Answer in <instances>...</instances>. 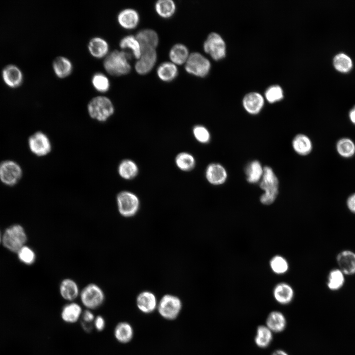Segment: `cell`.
<instances>
[{
    "instance_id": "6da1fadb",
    "label": "cell",
    "mask_w": 355,
    "mask_h": 355,
    "mask_svg": "<svg viewBox=\"0 0 355 355\" xmlns=\"http://www.w3.org/2000/svg\"><path fill=\"white\" fill-rule=\"evenodd\" d=\"M132 54L125 50H114L105 57L103 66L109 74L113 76L126 75L130 72L131 67L129 60Z\"/></svg>"
},
{
    "instance_id": "7a4b0ae2",
    "label": "cell",
    "mask_w": 355,
    "mask_h": 355,
    "mask_svg": "<svg viewBox=\"0 0 355 355\" xmlns=\"http://www.w3.org/2000/svg\"><path fill=\"white\" fill-rule=\"evenodd\" d=\"M90 116L99 122L107 121L114 112L111 101L107 97L98 96L93 98L87 105Z\"/></svg>"
},
{
    "instance_id": "3957f363",
    "label": "cell",
    "mask_w": 355,
    "mask_h": 355,
    "mask_svg": "<svg viewBox=\"0 0 355 355\" xmlns=\"http://www.w3.org/2000/svg\"><path fill=\"white\" fill-rule=\"evenodd\" d=\"M263 174L260 182V187L264 191L260 198L262 204L269 205L276 200L278 194L279 180L272 168H263Z\"/></svg>"
},
{
    "instance_id": "277c9868",
    "label": "cell",
    "mask_w": 355,
    "mask_h": 355,
    "mask_svg": "<svg viewBox=\"0 0 355 355\" xmlns=\"http://www.w3.org/2000/svg\"><path fill=\"white\" fill-rule=\"evenodd\" d=\"M79 297L82 305L91 311L100 308L106 299L103 289L95 283L88 284L80 290Z\"/></svg>"
},
{
    "instance_id": "5b68a950",
    "label": "cell",
    "mask_w": 355,
    "mask_h": 355,
    "mask_svg": "<svg viewBox=\"0 0 355 355\" xmlns=\"http://www.w3.org/2000/svg\"><path fill=\"white\" fill-rule=\"evenodd\" d=\"M116 203L119 214L124 217L135 216L140 208V200L134 193L122 191L116 196Z\"/></svg>"
},
{
    "instance_id": "8992f818",
    "label": "cell",
    "mask_w": 355,
    "mask_h": 355,
    "mask_svg": "<svg viewBox=\"0 0 355 355\" xmlns=\"http://www.w3.org/2000/svg\"><path fill=\"white\" fill-rule=\"evenodd\" d=\"M211 68L210 61L198 52L190 54L185 65L186 72L199 77H206L209 74Z\"/></svg>"
},
{
    "instance_id": "52a82bcc",
    "label": "cell",
    "mask_w": 355,
    "mask_h": 355,
    "mask_svg": "<svg viewBox=\"0 0 355 355\" xmlns=\"http://www.w3.org/2000/svg\"><path fill=\"white\" fill-rule=\"evenodd\" d=\"M26 241V234L23 228L19 225H14L7 228L2 237L4 246L15 252H17L24 246Z\"/></svg>"
},
{
    "instance_id": "ba28073f",
    "label": "cell",
    "mask_w": 355,
    "mask_h": 355,
    "mask_svg": "<svg viewBox=\"0 0 355 355\" xmlns=\"http://www.w3.org/2000/svg\"><path fill=\"white\" fill-rule=\"evenodd\" d=\"M157 307L159 314L163 318L173 320L179 315L182 309V303L178 297L166 294L161 298Z\"/></svg>"
},
{
    "instance_id": "9c48e42d",
    "label": "cell",
    "mask_w": 355,
    "mask_h": 355,
    "mask_svg": "<svg viewBox=\"0 0 355 355\" xmlns=\"http://www.w3.org/2000/svg\"><path fill=\"white\" fill-rule=\"evenodd\" d=\"M20 166L12 160L0 163V180L5 185L13 186L17 184L22 177Z\"/></svg>"
},
{
    "instance_id": "30bf717a",
    "label": "cell",
    "mask_w": 355,
    "mask_h": 355,
    "mask_svg": "<svg viewBox=\"0 0 355 355\" xmlns=\"http://www.w3.org/2000/svg\"><path fill=\"white\" fill-rule=\"evenodd\" d=\"M206 53L215 61L224 58L226 55V45L220 35L214 32L210 33L203 44Z\"/></svg>"
},
{
    "instance_id": "8fae6325",
    "label": "cell",
    "mask_w": 355,
    "mask_h": 355,
    "mask_svg": "<svg viewBox=\"0 0 355 355\" xmlns=\"http://www.w3.org/2000/svg\"><path fill=\"white\" fill-rule=\"evenodd\" d=\"M28 144L31 152L38 157L47 155L52 149L49 138L41 131L35 133L29 138Z\"/></svg>"
},
{
    "instance_id": "7c38bea8",
    "label": "cell",
    "mask_w": 355,
    "mask_h": 355,
    "mask_svg": "<svg viewBox=\"0 0 355 355\" xmlns=\"http://www.w3.org/2000/svg\"><path fill=\"white\" fill-rule=\"evenodd\" d=\"M156 60L157 53L155 49L142 50L141 55L135 65L136 72L141 75L148 73L154 66Z\"/></svg>"
},
{
    "instance_id": "4fadbf2b",
    "label": "cell",
    "mask_w": 355,
    "mask_h": 355,
    "mask_svg": "<svg viewBox=\"0 0 355 355\" xmlns=\"http://www.w3.org/2000/svg\"><path fill=\"white\" fill-rule=\"evenodd\" d=\"M2 77L4 83L12 88L20 86L23 81L22 71L17 66L12 64L4 67L2 71Z\"/></svg>"
},
{
    "instance_id": "5bb4252c",
    "label": "cell",
    "mask_w": 355,
    "mask_h": 355,
    "mask_svg": "<svg viewBox=\"0 0 355 355\" xmlns=\"http://www.w3.org/2000/svg\"><path fill=\"white\" fill-rule=\"evenodd\" d=\"M82 313V307L80 304L74 301L69 302L62 307L60 316L64 322L73 324L81 319Z\"/></svg>"
},
{
    "instance_id": "9a60e30c",
    "label": "cell",
    "mask_w": 355,
    "mask_h": 355,
    "mask_svg": "<svg viewBox=\"0 0 355 355\" xmlns=\"http://www.w3.org/2000/svg\"><path fill=\"white\" fill-rule=\"evenodd\" d=\"M59 293L61 297L68 301H74L79 297L80 290L77 283L72 279L65 278L59 284Z\"/></svg>"
},
{
    "instance_id": "2e32d148",
    "label": "cell",
    "mask_w": 355,
    "mask_h": 355,
    "mask_svg": "<svg viewBox=\"0 0 355 355\" xmlns=\"http://www.w3.org/2000/svg\"><path fill=\"white\" fill-rule=\"evenodd\" d=\"M338 265L344 275L355 274V253L349 250L341 251L337 256Z\"/></svg>"
},
{
    "instance_id": "e0dca14e",
    "label": "cell",
    "mask_w": 355,
    "mask_h": 355,
    "mask_svg": "<svg viewBox=\"0 0 355 355\" xmlns=\"http://www.w3.org/2000/svg\"><path fill=\"white\" fill-rule=\"evenodd\" d=\"M206 178L209 183L218 185L224 183L227 178L225 169L218 163H212L208 165L206 171Z\"/></svg>"
},
{
    "instance_id": "ac0fdd59",
    "label": "cell",
    "mask_w": 355,
    "mask_h": 355,
    "mask_svg": "<svg viewBox=\"0 0 355 355\" xmlns=\"http://www.w3.org/2000/svg\"><path fill=\"white\" fill-rule=\"evenodd\" d=\"M136 305L141 312L144 314H149L157 307L156 296L150 291H142L137 297Z\"/></svg>"
},
{
    "instance_id": "d6986e66",
    "label": "cell",
    "mask_w": 355,
    "mask_h": 355,
    "mask_svg": "<svg viewBox=\"0 0 355 355\" xmlns=\"http://www.w3.org/2000/svg\"><path fill=\"white\" fill-rule=\"evenodd\" d=\"M139 42L141 50L155 49L159 42L158 36L151 29H143L139 31L135 36Z\"/></svg>"
},
{
    "instance_id": "ffe728a7",
    "label": "cell",
    "mask_w": 355,
    "mask_h": 355,
    "mask_svg": "<svg viewBox=\"0 0 355 355\" xmlns=\"http://www.w3.org/2000/svg\"><path fill=\"white\" fill-rule=\"evenodd\" d=\"M117 20L119 24L127 30L135 29L140 21L138 12L133 8H125L118 14Z\"/></svg>"
},
{
    "instance_id": "44dd1931",
    "label": "cell",
    "mask_w": 355,
    "mask_h": 355,
    "mask_svg": "<svg viewBox=\"0 0 355 355\" xmlns=\"http://www.w3.org/2000/svg\"><path fill=\"white\" fill-rule=\"evenodd\" d=\"M264 104V98L259 93L252 92L245 95L243 105L246 110L250 114H256L260 112Z\"/></svg>"
},
{
    "instance_id": "7402d4cb",
    "label": "cell",
    "mask_w": 355,
    "mask_h": 355,
    "mask_svg": "<svg viewBox=\"0 0 355 355\" xmlns=\"http://www.w3.org/2000/svg\"><path fill=\"white\" fill-rule=\"evenodd\" d=\"M113 336L119 343L127 344L133 338V328L131 324L127 321L119 322L114 328Z\"/></svg>"
},
{
    "instance_id": "603a6c76",
    "label": "cell",
    "mask_w": 355,
    "mask_h": 355,
    "mask_svg": "<svg viewBox=\"0 0 355 355\" xmlns=\"http://www.w3.org/2000/svg\"><path fill=\"white\" fill-rule=\"evenodd\" d=\"M91 55L96 58L106 57L108 54L109 45L107 42L100 37L91 38L88 44Z\"/></svg>"
},
{
    "instance_id": "cb8c5ba5",
    "label": "cell",
    "mask_w": 355,
    "mask_h": 355,
    "mask_svg": "<svg viewBox=\"0 0 355 355\" xmlns=\"http://www.w3.org/2000/svg\"><path fill=\"white\" fill-rule=\"evenodd\" d=\"M273 295L279 303L287 304L293 299L294 291L290 285L282 283L276 285L273 290Z\"/></svg>"
},
{
    "instance_id": "d4e9b609",
    "label": "cell",
    "mask_w": 355,
    "mask_h": 355,
    "mask_svg": "<svg viewBox=\"0 0 355 355\" xmlns=\"http://www.w3.org/2000/svg\"><path fill=\"white\" fill-rule=\"evenodd\" d=\"M52 66L54 73L60 78L70 75L73 68L71 61L64 56L56 57L53 62Z\"/></svg>"
},
{
    "instance_id": "484cf974",
    "label": "cell",
    "mask_w": 355,
    "mask_h": 355,
    "mask_svg": "<svg viewBox=\"0 0 355 355\" xmlns=\"http://www.w3.org/2000/svg\"><path fill=\"white\" fill-rule=\"evenodd\" d=\"M286 320L283 313L279 311H273L268 316L266 325L272 332H281L286 327Z\"/></svg>"
},
{
    "instance_id": "4316f807",
    "label": "cell",
    "mask_w": 355,
    "mask_h": 355,
    "mask_svg": "<svg viewBox=\"0 0 355 355\" xmlns=\"http://www.w3.org/2000/svg\"><path fill=\"white\" fill-rule=\"evenodd\" d=\"M157 74L162 81L170 82L178 76V70L175 64L172 62H166L159 66L157 69Z\"/></svg>"
},
{
    "instance_id": "83f0119b",
    "label": "cell",
    "mask_w": 355,
    "mask_h": 355,
    "mask_svg": "<svg viewBox=\"0 0 355 355\" xmlns=\"http://www.w3.org/2000/svg\"><path fill=\"white\" fill-rule=\"evenodd\" d=\"M119 176L126 180L134 178L138 174L139 168L136 163L131 159L123 160L118 167Z\"/></svg>"
},
{
    "instance_id": "f1b7e54d",
    "label": "cell",
    "mask_w": 355,
    "mask_h": 355,
    "mask_svg": "<svg viewBox=\"0 0 355 355\" xmlns=\"http://www.w3.org/2000/svg\"><path fill=\"white\" fill-rule=\"evenodd\" d=\"M189 56L187 47L181 43L174 45L169 53V58L175 65H181L186 63Z\"/></svg>"
},
{
    "instance_id": "f546056e",
    "label": "cell",
    "mask_w": 355,
    "mask_h": 355,
    "mask_svg": "<svg viewBox=\"0 0 355 355\" xmlns=\"http://www.w3.org/2000/svg\"><path fill=\"white\" fill-rule=\"evenodd\" d=\"M292 146L295 151L301 155L309 154L312 149L310 139L303 134H298L294 137L292 141Z\"/></svg>"
},
{
    "instance_id": "4dcf8cb0",
    "label": "cell",
    "mask_w": 355,
    "mask_h": 355,
    "mask_svg": "<svg viewBox=\"0 0 355 355\" xmlns=\"http://www.w3.org/2000/svg\"><path fill=\"white\" fill-rule=\"evenodd\" d=\"M119 46L122 49L130 50L133 56L137 60L141 55V47L135 36L128 35L124 36L119 42Z\"/></svg>"
},
{
    "instance_id": "1f68e13d",
    "label": "cell",
    "mask_w": 355,
    "mask_h": 355,
    "mask_svg": "<svg viewBox=\"0 0 355 355\" xmlns=\"http://www.w3.org/2000/svg\"><path fill=\"white\" fill-rule=\"evenodd\" d=\"M263 168L260 163L254 160L248 164L246 169L247 181L255 183L261 180L263 174Z\"/></svg>"
},
{
    "instance_id": "d6a6232c",
    "label": "cell",
    "mask_w": 355,
    "mask_h": 355,
    "mask_svg": "<svg viewBox=\"0 0 355 355\" xmlns=\"http://www.w3.org/2000/svg\"><path fill=\"white\" fill-rule=\"evenodd\" d=\"M272 331L266 326L260 325L256 330L254 338L256 345L259 348L267 347L273 339Z\"/></svg>"
},
{
    "instance_id": "836d02e7",
    "label": "cell",
    "mask_w": 355,
    "mask_h": 355,
    "mask_svg": "<svg viewBox=\"0 0 355 355\" xmlns=\"http://www.w3.org/2000/svg\"><path fill=\"white\" fill-rule=\"evenodd\" d=\"M155 9L160 17L169 18L174 14L176 6L174 1L172 0H160L156 2Z\"/></svg>"
},
{
    "instance_id": "e575fe53",
    "label": "cell",
    "mask_w": 355,
    "mask_h": 355,
    "mask_svg": "<svg viewBox=\"0 0 355 355\" xmlns=\"http://www.w3.org/2000/svg\"><path fill=\"white\" fill-rule=\"evenodd\" d=\"M175 162L180 170L185 172L192 170L196 163L193 156L185 152L178 153L176 157Z\"/></svg>"
},
{
    "instance_id": "d590c367",
    "label": "cell",
    "mask_w": 355,
    "mask_h": 355,
    "mask_svg": "<svg viewBox=\"0 0 355 355\" xmlns=\"http://www.w3.org/2000/svg\"><path fill=\"white\" fill-rule=\"evenodd\" d=\"M336 149L340 155L345 158L353 156L355 153V144L349 138H342L336 144Z\"/></svg>"
},
{
    "instance_id": "8d00e7d4",
    "label": "cell",
    "mask_w": 355,
    "mask_h": 355,
    "mask_svg": "<svg viewBox=\"0 0 355 355\" xmlns=\"http://www.w3.org/2000/svg\"><path fill=\"white\" fill-rule=\"evenodd\" d=\"M327 286L331 290L341 288L344 284V274L339 269L332 270L328 276Z\"/></svg>"
},
{
    "instance_id": "74e56055",
    "label": "cell",
    "mask_w": 355,
    "mask_h": 355,
    "mask_svg": "<svg viewBox=\"0 0 355 355\" xmlns=\"http://www.w3.org/2000/svg\"><path fill=\"white\" fill-rule=\"evenodd\" d=\"M333 63L335 69L341 72L349 71L353 66V62L351 58L342 53H339L334 57Z\"/></svg>"
},
{
    "instance_id": "f35d334b",
    "label": "cell",
    "mask_w": 355,
    "mask_h": 355,
    "mask_svg": "<svg viewBox=\"0 0 355 355\" xmlns=\"http://www.w3.org/2000/svg\"><path fill=\"white\" fill-rule=\"evenodd\" d=\"M91 81L94 88L99 92L105 93L109 89V80L108 77L103 73H95L92 77Z\"/></svg>"
},
{
    "instance_id": "ab89813d",
    "label": "cell",
    "mask_w": 355,
    "mask_h": 355,
    "mask_svg": "<svg viewBox=\"0 0 355 355\" xmlns=\"http://www.w3.org/2000/svg\"><path fill=\"white\" fill-rule=\"evenodd\" d=\"M270 266L273 272L278 275L284 274L288 269L287 260L280 255L274 256L270 260Z\"/></svg>"
},
{
    "instance_id": "60d3db41",
    "label": "cell",
    "mask_w": 355,
    "mask_h": 355,
    "mask_svg": "<svg viewBox=\"0 0 355 355\" xmlns=\"http://www.w3.org/2000/svg\"><path fill=\"white\" fill-rule=\"evenodd\" d=\"M265 95L267 100L270 103L280 101L284 97L283 90L278 85L269 87L266 90Z\"/></svg>"
},
{
    "instance_id": "b9f144b4",
    "label": "cell",
    "mask_w": 355,
    "mask_h": 355,
    "mask_svg": "<svg viewBox=\"0 0 355 355\" xmlns=\"http://www.w3.org/2000/svg\"><path fill=\"white\" fill-rule=\"evenodd\" d=\"M17 252L19 259L26 264H32L36 260L35 252L27 246H24Z\"/></svg>"
},
{
    "instance_id": "7bdbcfd3",
    "label": "cell",
    "mask_w": 355,
    "mask_h": 355,
    "mask_svg": "<svg viewBox=\"0 0 355 355\" xmlns=\"http://www.w3.org/2000/svg\"><path fill=\"white\" fill-rule=\"evenodd\" d=\"M193 133L195 139L200 142L206 143L211 139L209 130L202 125H196L193 129Z\"/></svg>"
},
{
    "instance_id": "ee69618b",
    "label": "cell",
    "mask_w": 355,
    "mask_h": 355,
    "mask_svg": "<svg viewBox=\"0 0 355 355\" xmlns=\"http://www.w3.org/2000/svg\"><path fill=\"white\" fill-rule=\"evenodd\" d=\"M106 320L103 316L98 315L95 317L93 321V326L97 331H103L106 327Z\"/></svg>"
},
{
    "instance_id": "f6af8a7d",
    "label": "cell",
    "mask_w": 355,
    "mask_h": 355,
    "mask_svg": "<svg viewBox=\"0 0 355 355\" xmlns=\"http://www.w3.org/2000/svg\"><path fill=\"white\" fill-rule=\"evenodd\" d=\"M95 316L91 310L86 309L83 311L81 320L82 321L88 323H93Z\"/></svg>"
},
{
    "instance_id": "bcb514c9",
    "label": "cell",
    "mask_w": 355,
    "mask_h": 355,
    "mask_svg": "<svg viewBox=\"0 0 355 355\" xmlns=\"http://www.w3.org/2000/svg\"><path fill=\"white\" fill-rule=\"evenodd\" d=\"M347 205L349 210L355 213V193L349 197L347 201Z\"/></svg>"
},
{
    "instance_id": "7dc6e473",
    "label": "cell",
    "mask_w": 355,
    "mask_h": 355,
    "mask_svg": "<svg viewBox=\"0 0 355 355\" xmlns=\"http://www.w3.org/2000/svg\"><path fill=\"white\" fill-rule=\"evenodd\" d=\"M81 325L83 329L87 332H91L94 327L93 323H88L82 321H81Z\"/></svg>"
},
{
    "instance_id": "c3c4849f",
    "label": "cell",
    "mask_w": 355,
    "mask_h": 355,
    "mask_svg": "<svg viewBox=\"0 0 355 355\" xmlns=\"http://www.w3.org/2000/svg\"><path fill=\"white\" fill-rule=\"evenodd\" d=\"M349 118L351 121L355 125V106L349 112Z\"/></svg>"
},
{
    "instance_id": "681fc988",
    "label": "cell",
    "mask_w": 355,
    "mask_h": 355,
    "mask_svg": "<svg viewBox=\"0 0 355 355\" xmlns=\"http://www.w3.org/2000/svg\"><path fill=\"white\" fill-rule=\"evenodd\" d=\"M272 355H288L285 351L278 350L275 351Z\"/></svg>"
},
{
    "instance_id": "f907efd6",
    "label": "cell",
    "mask_w": 355,
    "mask_h": 355,
    "mask_svg": "<svg viewBox=\"0 0 355 355\" xmlns=\"http://www.w3.org/2000/svg\"><path fill=\"white\" fill-rule=\"evenodd\" d=\"M1 241V236H0V242Z\"/></svg>"
}]
</instances>
